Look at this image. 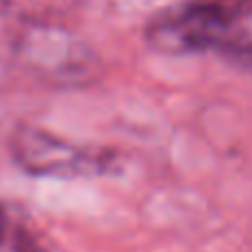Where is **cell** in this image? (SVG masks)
<instances>
[{
    "label": "cell",
    "instance_id": "cell-1",
    "mask_svg": "<svg viewBox=\"0 0 252 252\" xmlns=\"http://www.w3.org/2000/svg\"><path fill=\"white\" fill-rule=\"evenodd\" d=\"M146 40L161 53H215L252 71V0L179 2L148 22Z\"/></svg>",
    "mask_w": 252,
    "mask_h": 252
},
{
    "label": "cell",
    "instance_id": "cell-2",
    "mask_svg": "<svg viewBox=\"0 0 252 252\" xmlns=\"http://www.w3.org/2000/svg\"><path fill=\"white\" fill-rule=\"evenodd\" d=\"M13 157L25 170L47 177H87L100 175L115 164L111 153L82 148L47 130L25 128L13 135Z\"/></svg>",
    "mask_w": 252,
    "mask_h": 252
},
{
    "label": "cell",
    "instance_id": "cell-3",
    "mask_svg": "<svg viewBox=\"0 0 252 252\" xmlns=\"http://www.w3.org/2000/svg\"><path fill=\"white\" fill-rule=\"evenodd\" d=\"M0 252H47L35 235L0 204Z\"/></svg>",
    "mask_w": 252,
    "mask_h": 252
},
{
    "label": "cell",
    "instance_id": "cell-4",
    "mask_svg": "<svg viewBox=\"0 0 252 252\" xmlns=\"http://www.w3.org/2000/svg\"><path fill=\"white\" fill-rule=\"evenodd\" d=\"M9 2H16V0H9Z\"/></svg>",
    "mask_w": 252,
    "mask_h": 252
}]
</instances>
